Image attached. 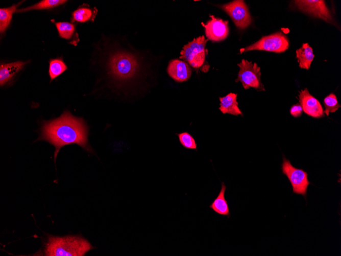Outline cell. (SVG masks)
Here are the masks:
<instances>
[{"instance_id": "obj_16", "label": "cell", "mask_w": 341, "mask_h": 256, "mask_svg": "<svg viewBox=\"0 0 341 256\" xmlns=\"http://www.w3.org/2000/svg\"><path fill=\"white\" fill-rule=\"evenodd\" d=\"M296 57L299 67L308 69L314 57L312 48L307 43H303L302 46L296 50Z\"/></svg>"}, {"instance_id": "obj_18", "label": "cell", "mask_w": 341, "mask_h": 256, "mask_svg": "<svg viewBox=\"0 0 341 256\" xmlns=\"http://www.w3.org/2000/svg\"><path fill=\"white\" fill-rule=\"evenodd\" d=\"M23 1L8 8L0 9V32L4 33L8 28L13 14L16 12L18 7Z\"/></svg>"}, {"instance_id": "obj_12", "label": "cell", "mask_w": 341, "mask_h": 256, "mask_svg": "<svg viewBox=\"0 0 341 256\" xmlns=\"http://www.w3.org/2000/svg\"><path fill=\"white\" fill-rule=\"evenodd\" d=\"M167 72L168 75L175 81L182 82L190 78L192 71L188 63L176 59L169 61Z\"/></svg>"}, {"instance_id": "obj_19", "label": "cell", "mask_w": 341, "mask_h": 256, "mask_svg": "<svg viewBox=\"0 0 341 256\" xmlns=\"http://www.w3.org/2000/svg\"><path fill=\"white\" fill-rule=\"evenodd\" d=\"M95 12L92 9L87 7H81L76 9L72 13L73 21L85 22L93 19Z\"/></svg>"}, {"instance_id": "obj_13", "label": "cell", "mask_w": 341, "mask_h": 256, "mask_svg": "<svg viewBox=\"0 0 341 256\" xmlns=\"http://www.w3.org/2000/svg\"><path fill=\"white\" fill-rule=\"evenodd\" d=\"M26 64V62L20 61L1 64L0 66L1 86H3L10 82Z\"/></svg>"}, {"instance_id": "obj_8", "label": "cell", "mask_w": 341, "mask_h": 256, "mask_svg": "<svg viewBox=\"0 0 341 256\" xmlns=\"http://www.w3.org/2000/svg\"><path fill=\"white\" fill-rule=\"evenodd\" d=\"M218 7L230 16L239 30L247 28L252 22L248 7L242 0L233 1Z\"/></svg>"}, {"instance_id": "obj_22", "label": "cell", "mask_w": 341, "mask_h": 256, "mask_svg": "<svg viewBox=\"0 0 341 256\" xmlns=\"http://www.w3.org/2000/svg\"><path fill=\"white\" fill-rule=\"evenodd\" d=\"M324 105L325 108L324 113L327 116L329 115L330 113L335 112L341 107L338 102L335 95L333 93L330 94L325 98Z\"/></svg>"}, {"instance_id": "obj_3", "label": "cell", "mask_w": 341, "mask_h": 256, "mask_svg": "<svg viewBox=\"0 0 341 256\" xmlns=\"http://www.w3.org/2000/svg\"><path fill=\"white\" fill-rule=\"evenodd\" d=\"M94 248L87 240L80 235L62 237L48 235L43 254L46 256H84Z\"/></svg>"}, {"instance_id": "obj_9", "label": "cell", "mask_w": 341, "mask_h": 256, "mask_svg": "<svg viewBox=\"0 0 341 256\" xmlns=\"http://www.w3.org/2000/svg\"><path fill=\"white\" fill-rule=\"evenodd\" d=\"M293 2L295 6L303 12L322 19L327 22L334 24L331 13L324 1L298 0Z\"/></svg>"}, {"instance_id": "obj_10", "label": "cell", "mask_w": 341, "mask_h": 256, "mask_svg": "<svg viewBox=\"0 0 341 256\" xmlns=\"http://www.w3.org/2000/svg\"><path fill=\"white\" fill-rule=\"evenodd\" d=\"M209 17L211 18L206 24L201 23L205 29L207 39L213 41H220L226 39L229 31L228 20H223L212 15H210Z\"/></svg>"}, {"instance_id": "obj_7", "label": "cell", "mask_w": 341, "mask_h": 256, "mask_svg": "<svg viewBox=\"0 0 341 256\" xmlns=\"http://www.w3.org/2000/svg\"><path fill=\"white\" fill-rule=\"evenodd\" d=\"M289 47V41L286 36L280 32L262 37L258 41L240 49V53L253 51H264L282 53Z\"/></svg>"}, {"instance_id": "obj_5", "label": "cell", "mask_w": 341, "mask_h": 256, "mask_svg": "<svg viewBox=\"0 0 341 256\" xmlns=\"http://www.w3.org/2000/svg\"><path fill=\"white\" fill-rule=\"evenodd\" d=\"M237 65L239 71L236 82H240L245 89L253 88L257 91L265 90L261 81L260 67L256 63L243 59Z\"/></svg>"}, {"instance_id": "obj_4", "label": "cell", "mask_w": 341, "mask_h": 256, "mask_svg": "<svg viewBox=\"0 0 341 256\" xmlns=\"http://www.w3.org/2000/svg\"><path fill=\"white\" fill-rule=\"evenodd\" d=\"M208 40L204 35L194 38L183 46L179 58L193 68L201 67L204 63L206 55L208 53L205 46Z\"/></svg>"}, {"instance_id": "obj_20", "label": "cell", "mask_w": 341, "mask_h": 256, "mask_svg": "<svg viewBox=\"0 0 341 256\" xmlns=\"http://www.w3.org/2000/svg\"><path fill=\"white\" fill-rule=\"evenodd\" d=\"M67 69V67L62 60L55 58L51 59L49 62L48 74L51 81L53 80Z\"/></svg>"}, {"instance_id": "obj_15", "label": "cell", "mask_w": 341, "mask_h": 256, "mask_svg": "<svg viewBox=\"0 0 341 256\" xmlns=\"http://www.w3.org/2000/svg\"><path fill=\"white\" fill-rule=\"evenodd\" d=\"M237 94L230 92L223 97H220V110L223 113L234 115H242V111L238 106Z\"/></svg>"}, {"instance_id": "obj_17", "label": "cell", "mask_w": 341, "mask_h": 256, "mask_svg": "<svg viewBox=\"0 0 341 256\" xmlns=\"http://www.w3.org/2000/svg\"><path fill=\"white\" fill-rule=\"evenodd\" d=\"M64 0H43L33 5L17 9L16 13H22L30 11L50 9L59 7L66 3Z\"/></svg>"}, {"instance_id": "obj_6", "label": "cell", "mask_w": 341, "mask_h": 256, "mask_svg": "<svg viewBox=\"0 0 341 256\" xmlns=\"http://www.w3.org/2000/svg\"><path fill=\"white\" fill-rule=\"evenodd\" d=\"M281 170L283 174L286 176L293 189V193L302 195L306 200L308 185L310 184L308 179V173L302 169L294 167L289 160L284 156L282 158Z\"/></svg>"}, {"instance_id": "obj_1", "label": "cell", "mask_w": 341, "mask_h": 256, "mask_svg": "<svg viewBox=\"0 0 341 256\" xmlns=\"http://www.w3.org/2000/svg\"><path fill=\"white\" fill-rule=\"evenodd\" d=\"M88 128L83 119L64 111L59 118L43 122L37 140L44 141L55 147L54 161L61 148L77 144L89 153L93 150L88 144Z\"/></svg>"}, {"instance_id": "obj_21", "label": "cell", "mask_w": 341, "mask_h": 256, "mask_svg": "<svg viewBox=\"0 0 341 256\" xmlns=\"http://www.w3.org/2000/svg\"><path fill=\"white\" fill-rule=\"evenodd\" d=\"M55 26L59 36L64 39H70L75 31V25L69 22H57Z\"/></svg>"}, {"instance_id": "obj_2", "label": "cell", "mask_w": 341, "mask_h": 256, "mask_svg": "<svg viewBox=\"0 0 341 256\" xmlns=\"http://www.w3.org/2000/svg\"><path fill=\"white\" fill-rule=\"evenodd\" d=\"M98 58L109 76L117 82L129 81L139 73L143 58L141 54L117 43L104 41Z\"/></svg>"}, {"instance_id": "obj_23", "label": "cell", "mask_w": 341, "mask_h": 256, "mask_svg": "<svg viewBox=\"0 0 341 256\" xmlns=\"http://www.w3.org/2000/svg\"><path fill=\"white\" fill-rule=\"evenodd\" d=\"M177 135L180 144L184 148L197 150V144L196 141L189 133L184 132Z\"/></svg>"}, {"instance_id": "obj_14", "label": "cell", "mask_w": 341, "mask_h": 256, "mask_svg": "<svg viewBox=\"0 0 341 256\" xmlns=\"http://www.w3.org/2000/svg\"><path fill=\"white\" fill-rule=\"evenodd\" d=\"M227 187L224 182L221 183V188L217 196L209 205V207L217 215L226 216L228 218L231 216L228 201L225 197Z\"/></svg>"}, {"instance_id": "obj_24", "label": "cell", "mask_w": 341, "mask_h": 256, "mask_svg": "<svg viewBox=\"0 0 341 256\" xmlns=\"http://www.w3.org/2000/svg\"><path fill=\"white\" fill-rule=\"evenodd\" d=\"M303 112V109L299 103L293 105L290 109V114L295 118L300 117Z\"/></svg>"}, {"instance_id": "obj_11", "label": "cell", "mask_w": 341, "mask_h": 256, "mask_svg": "<svg viewBox=\"0 0 341 256\" xmlns=\"http://www.w3.org/2000/svg\"><path fill=\"white\" fill-rule=\"evenodd\" d=\"M299 92L300 104L306 114L314 118H321L324 116L321 103L309 93L307 88Z\"/></svg>"}]
</instances>
